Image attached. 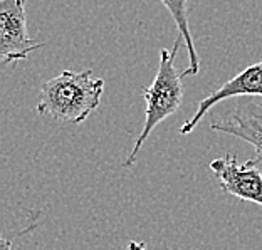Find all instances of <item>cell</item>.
I'll list each match as a JSON object with an SVG mask.
<instances>
[{
    "mask_svg": "<svg viewBox=\"0 0 262 250\" xmlns=\"http://www.w3.org/2000/svg\"><path fill=\"white\" fill-rule=\"evenodd\" d=\"M104 79L93 77L91 71H64L40 87L37 112L57 121L79 124L99 108Z\"/></svg>",
    "mask_w": 262,
    "mask_h": 250,
    "instance_id": "1",
    "label": "cell"
},
{
    "mask_svg": "<svg viewBox=\"0 0 262 250\" xmlns=\"http://www.w3.org/2000/svg\"><path fill=\"white\" fill-rule=\"evenodd\" d=\"M182 46V37L175 40L173 49H162L160 51V64L157 76L151 82V86L143 87V98L146 103L145 111V124L140 136L135 141L133 150L129 151L126 160L123 162V168H129L136 163V158L141 151L143 145L151 134V131L163 123L166 118L180 109L183 101V84L182 74L175 67L177 52Z\"/></svg>",
    "mask_w": 262,
    "mask_h": 250,
    "instance_id": "2",
    "label": "cell"
},
{
    "mask_svg": "<svg viewBox=\"0 0 262 250\" xmlns=\"http://www.w3.org/2000/svg\"><path fill=\"white\" fill-rule=\"evenodd\" d=\"M27 32L26 0H0V59L4 64H15L44 47Z\"/></svg>",
    "mask_w": 262,
    "mask_h": 250,
    "instance_id": "3",
    "label": "cell"
},
{
    "mask_svg": "<svg viewBox=\"0 0 262 250\" xmlns=\"http://www.w3.org/2000/svg\"><path fill=\"white\" fill-rule=\"evenodd\" d=\"M210 170L224 193L262 207V170L251 160L239 163L234 154H225L210 162Z\"/></svg>",
    "mask_w": 262,
    "mask_h": 250,
    "instance_id": "4",
    "label": "cell"
},
{
    "mask_svg": "<svg viewBox=\"0 0 262 250\" xmlns=\"http://www.w3.org/2000/svg\"><path fill=\"white\" fill-rule=\"evenodd\" d=\"M241 96H260L262 99V61L249 65L242 73H239L237 76L232 77L230 81L225 82L224 86H220L213 93L208 94L207 98L200 99L195 115L190 118L187 123H183V126L180 128V133L190 134L213 106L222 103L225 99L241 98Z\"/></svg>",
    "mask_w": 262,
    "mask_h": 250,
    "instance_id": "5",
    "label": "cell"
},
{
    "mask_svg": "<svg viewBox=\"0 0 262 250\" xmlns=\"http://www.w3.org/2000/svg\"><path fill=\"white\" fill-rule=\"evenodd\" d=\"M210 128L252 145L255 154L251 162L262 170V103L260 106H239L220 120L212 121Z\"/></svg>",
    "mask_w": 262,
    "mask_h": 250,
    "instance_id": "6",
    "label": "cell"
},
{
    "mask_svg": "<svg viewBox=\"0 0 262 250\" xmlns=\"http://www.w3.org/2000/svg\"><path fill=\"white\" fill-rule=\"evenodd\" d=\"M158 2L170 12L171 19H173L175 26L178 29V34H180V37L185 40V44H187L190 65L183 71L182 76L183 77L196 76L200 71V61H199V54H196V51H195L192 31H190V26H188V0H158Z\"/></svg>",
    "mask_w": 262,
    "mask_h": 250,
    "instance_id": "7",
    "label": "cell"
},
{
    "mask_svg": "<svg viewBox=\"0 0 262 250\" xmlns=\"http://www.w3.org/2000/svg\"><path fill=\"white\" fill-rule=\"evenodd\" d=\"M128 250H146L145 242H135V240H131L128 243Z\"/></svg>",
    "mask_w": 262,
    "mask_h": 250,
    "instance_id": "8",
    "label": "cell"
},
{
    "mask_svg": "<svg viewBox=\"0 0 262 250\" xmlns=\"http://www.w3.org/2000/svg\"><path fill=\"white\" fill-rule=\"evenodd\" d=\"M0 250H12V240L2 237V239H0Z\"/></svg>",
    "mask_w": 262,
    "mask_h": 250,
    "instance_id": "9",
    "label": "cell"
}]
</instances>
